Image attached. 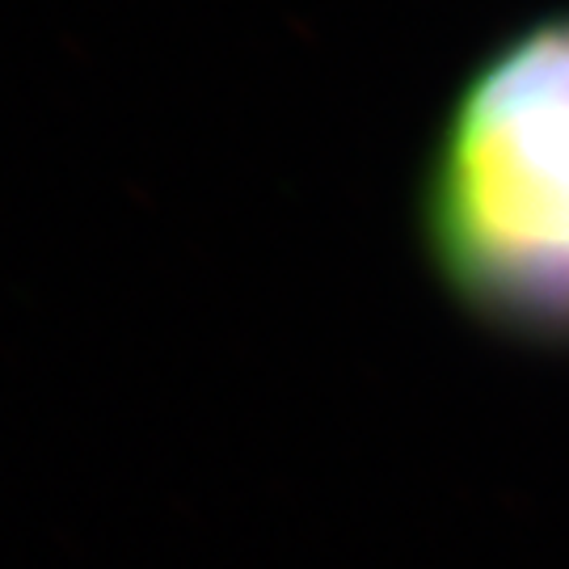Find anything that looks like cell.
Segmentation results:
<instances>
[{
	"mask_svg": "<svg viewBox=\"0 0 569 569\" xmlns=\"http://www.w3.org/2000/svg\"><path fill=\"white\" fill-rule=\"evenodd\" d=\"M422 220L443 279L477 317L569 342V18L502 42L460 89Z\"/></svg>",
	"mask_w": 569,
	"mask_h": 569,
	"instance_id": "cell-1",
	"label": "cell"
}]
</instances>
